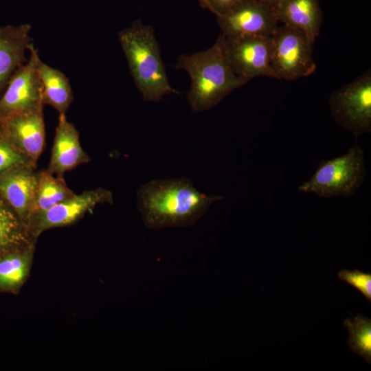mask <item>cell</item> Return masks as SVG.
I'll return each instance as SVG.
<instances>
[{"label": "cell", "instance_id": "25", "mask_svg": "<svg viewBox=\"0 0 371 371\" xmlns=\"http://www.w3.org/2000/svg\"><path fill=\"white\" fill-rule=\"evenodd\" d=\"M197 1H198L199 2V3H201V0H197Z\"/></svg>", "mask_w": 371, "mask_h": 371}, {"label": "cell", "instance_id": "3", "mask_svg": "<svg viewBox=\"0 0 371 371\" xmlns=\"http://www.w3.org/2000/svg\"><path fill=\"white\" fill-rule=\"evenodd\" d=\"M118 39L131 75L144 100L157 102L166 95L181 93L169 82L151 25L135 21L118 32Z\"/></svg>", "mask_w": 371, "mask_h": 371}, {"label": "cell", "instance_id": "1", "mask_svg": "<svg viewBox=\"0 0 371 371\" xmlns=\"http://www.w3.org/2000/svg\"><path fill=\"white\" fill-rule=\"evenodd\" d=\"M137 196L144 223L153 229L191 225L223 199L199 192L185 177L148 181L139 188Z\"/></svg>", "mask_w": 371, "mask_h": 371}, {"label": "cell", "instance_id": "22", "mask_svg": "<svg viewBox=\"0 0 371 371\" xmlns=\"http://www.w3.org/2000/svg\"><path fill=\"white\" fill-rule=\"evenodd\" d=\"M338 278L358 289L371 302V274L357 269H343L338 273Z\"/></svg>", "mask_w": 371, "mask_h": 371}, {"label": "cell", "instance_id": "13", "mask_svg": "<svg viewBox=\"0 0 371 371\" xmlns=\"http://www.w3.org/2000/svg\"><path fill=\"white\" fill-rule=\"evenodd\" d=\"M89 156L83 150L80 134L66 115H59L49 165V173L64 177V174L78 166L89 163Z\"/></svg>", "mask_w": 371, "mask_h": 371}, {"label": "cell", "instance_id": "2", "mask_svg": "<svg viewBox=\"0 0 371 371\" xmlns=\"http://www.w3.org/2000/svg\"><path fill=\"white\" fill-rule=\"evenodd\" d=\"M174 67L186 71L190 78L187 99L192 113L214 107L247 83L232 69L223 51L221 35L205 51L180 55Z\"/></svg>", "mask_w": 371, "mask_h": 371}, {"label": "cell", "instance_id": "14", "mask_svg": "<svg viewBox=\"0 0 371 371\" xmlns=\"http://www.w3.org/2000/svg\"><path fill=\"white\" fill-rule=\"evenodd\" d=\"M29 24L0 26V94L14 71L27 60L25 52L32 43Z\"/></svg>", "mask_w": 371, "mask_h": 371}, {"label": "cell", "instance_id": "10", "mask_svg": "<svg viewBox=\"0 0 371 371\" xmlns=\"http://www.w3.org/2000/svg\"><path fill=\"white\" fill-rule=\"evenodd\" d=\"M113 202L112 193L106 189L98 188L84 191L32 216L27 227L35 238L46 229L74 223L98 204Z\"/></svg>", "mask_w": 371, "mask_h": 371}, {"label": "cell", "instance_id": "4", "mask_svg": "<svg viewBox=\"0 0 371 371\" xmlns=\"http://www.w3.org/2000/svg\"><path fill=\"white\" fill-rule=\"evenodd\" d=\"M366 174L364 152L355 144L342 155L322 159L313 175L297 189L323 198L351 197L363 184Z\"/></svg>", "mask_w": 371, "mask_h": 371}, {"label": "cell", "instance_id": "21", "mask_svg": "<svg viewBox=\"0 0 371 371\" xmlns=\"http://www.w3.org/2000/svg\"><path fill=\"white\" fill-rule=\"evenodd\" d=\"M23 165L36 166V164L18 151L0 130V176L13 168Z\"/></svg>", "mask_w": 371, "mask_h": 371}, {"label": "cell", "instance_id": "18", "mask_svg": "<svg viewBox=\"0 0 371 371\" xmlns=\"http://www.w3.org/2000/svg\"><path fill=\"white\" fill-rule=\"evenodd\" d=\"M28 227L0 196V256L33 244Z\"/></svg>", "mask_w": 371, "mask_h": 371}, {"label": "cell", "instance_id": "9", "mask_svg": "<svg viewBox=\"0 0 371 371\" xmlns=\"http://www.w3.org/2000/svg\"><path fill=\"white\" fill-rule=\"evenodd\" d=\"M225 36H271L279 25L275 8L261 0H245L217 16Z\"/></svg>", "mask_w": 371, "mask_h": 371}, {"label": "cell", "instance_id": "24", "mask_svg": "<svg viewBox=\"0 0 371 371\" xmlns=\"http://www.w3.org/2000/svg\"><path fill=\"white\" fill-rule=\"evenodd\" d=\"M261 1H263L271 5L274 8H276V6L278 4V3L280 2L282 0H261Z\"/></svg>", "mask_w": 371, "mask_h": 371}, {"label": "cell", "instance_id": "19", "mask_svg": "<svg viewBox=\"0 0 371 371\" xmlns=\"http://www.w3.org/2000/svg\"><path fill=\"white\" fill-rule=\"evenodd\" d=\"M75 194L76 193L67 186L64 177L54 175L46 170L39 171L30 219L32 216L49 210Z\"/></svg>", "mask_w": 371, "mask_h": 371}, {"label": "cell", "instance_id": "23", "mask_svg": "<svg viewBox=\"0 0 371 371\" xmlns=\"http://www.w3.org/2000/svg\"><path fill=\"white\" fill-rule=\"evenodd\" d=\"M243 1L245 0H201L200 4L218 16Z\"/></svg>", "mask_w": 371, "mask_h": 371}, {"label": "cell", "instance_id": "12", "mask_svg": "<svg viewBox=\"0 0 371 371\" xmlns=\"http://www.w3.org/2000/svg\"><path fill=\"white\" fill-rule=\"evenodd\" d=\"M36 166L23 165L0 176V196L27 227L32 214L38 172Z\"/></svg>", "mask_w": 371, "mask_h": 371}, {"label": "cell", "instance_id": "11", "mask_svg": "<svg viewBox=\"0 0 371 371\" xmlns=\"http://www.w3.org/2000/svg\"><path fill=\"white\" fill-rule=\"evenodd\" d=\"M0 130L18 151L37 163L45 144L43 109L5 117L0 120Z\"/></svg>", "mask_w": 371, "mask_h": 371}, {"label": "cell", "instance_id": "8", "mask_svg": "<svg viewBox=\"0 0 371 371\" xmlns=\"http://www.w3.org/2000/svg\"><path fill=\"white\" fill-rule=\"evenodd\" d=\"M28 50L30 58L12 74L0 98V120L43 109L41 85L36 65L38 53L33 43Z\"/></svg>", "mask_w": 371, "mask_h": 371}, {"label": "cell", "instance_id": "16", "mask_svg": "<svg viewBox=\"0 0 371 371\" xmlns=\"http://www.w3.org/2000/svg\"><path fill=\"white\" fill-rule=\"evenodd\" d=\"M36 65L43 105L53 107L59 115H66L74 99L69 79L61 71L43 62L39 55Z\"/></svg>", "mask_w": 371, "mask_h": 371}, {"label": "cell", "instance_id": "6", "mask_svg": "<svg viewBox=\"0 0 371 371\" xmlns=\"http://www.w3.org/2000/svg\"><path fill=\"white\" fill-rule=\"evenodd\" d=\"M329 106L335 122L356 138L371 131L370 70L334 91Z\"/></svg>", "mask_w": 371, "mask_h": 371}, {"label": "cell", "instance_id": "17", "mask_svg": "<svg viewBox=\"0 0 371 371\" xmlns=\"http://www.w3.org/2000/svg\"><path fill=\"white\" fill-rule=\"evenodd\" d=\"M33 244L0 256V291L14 292L24 282L29 270Z\"/></svg>", "mask_w": 371, "mask_h": 371}, {"label": "cell", "instance_id": "5", "mask_svg": "<svg viewBox=\"0 0 371 371\" xmlns=\"http://www.w3.org/2000/svg\"><path fill=\"white\" fill-rule=\"evenodd\" d=\"M271 38V65L276 79L293 80L315 72V41L304 32L282 24L278 26Z\"/></svg>", "mask_w": 371, "mask_h": 371}, {"label": "cell", "instance_id": "15", "mask_svg": "<svg viewBox=\"0 0 371 371\" xmlns=\"http://www.w3.org/2000/svg\"><path fill=\"white\" fill-rule=\"evenodd\" d=\"M275 11L281 24L302 31L313 41L319 36L322 13L318 0H282Z\"/></svg>", "mask_w": 371, "mask_h": 371}, {"label": "cell", "instance_id": "7", "mask_svg": "<svg viewBox=\"0 0 371 371\" xmlns=\"http://www.w3.org/2000/svg\"><path fill=\"white\" fill-rule=\"evenodd\" d=\"M220 35L226 58L238 77L247 82L260 76L276 78L271 65V36Z\"/></svg>", "mask_w": 371, "mask_h": 371}, {"label": "cell", "instance_id": "20", "mask_svg": "<svg viewBox=\"0 0 371 371\" xmlns=\"http://www.w3.org/2000/svg\"><path fill=\"white\" fill-rule=\"evenodd\" d=\"M349 337L348 345L351 350L371 363V319L361 315L346 318L344 322Z\"/></svg>", "mask_w": 371, "mask_h": 371}]
</instances>
